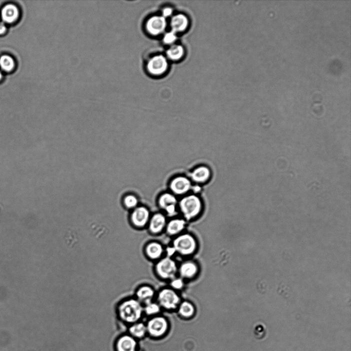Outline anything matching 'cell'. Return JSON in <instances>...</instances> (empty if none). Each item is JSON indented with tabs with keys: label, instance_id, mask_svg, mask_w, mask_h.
<instances>
[{
	"label": "cell",
	"instance_id": "obj_31",
	"mask_svg": "<svg viewBox=\"0 0 351 351\" xmlns=\"http://www.w3.org/2000/svg\"><path fill=\"white\" fill-rule=\"evenodd\" d=\"M166 252H167L168 256L170 258L176 253V251L173 246L168 247L167 249H166Z\"/></svg>",
	"mask_w": 351,
	"mask_h": 351
},
{
	"label": "cell",
	"instance_id": "obj_25",
	"mask_svg": "<svg viewBox=\"0 0 351 351\" xmlns=\"http://www.w3.org/2000/svg\"><path fill=\"white\" fill-rule=\"evenodd\" d=\"M14 66L13 59L8 55H4L0 58V66L2 68L7 72L12 70Z\"/></svg>",
	"mask_w": 351,
	"mask_h": 351
},
{
	"label": "cell",
	"instance_id": "obj_13",
	"mask_svg": "<svg viewBox=\"0 0 351 351\" xmlns=\"http://www.w3.org/2000/svg\"><path fill=\"white\" fill-rule=\"evenodd\" d=\"M167 225L166 216L162 213H156L150 220L148 226L150 232L153 234L161 232Z\"/></svg>",
	"mask_w": 351,
	"mask_h": 351
},
{
	"label": "cell",
	"instance_id": "obj_15",
	"mask_svg": "<svg viewBox=\"0 0 351 351\" xmlns=\"http://www.w3.org/2000/svg\"><path fill=\"white\" fill-rule=\"evenodd\" d=\"M211 175L212 172L206 166H200L190 173V177L195 182L202 184L208 182Z\"/></svg>",
	"mask_w": 351,
	"mask_h": 351
},
{
	"label": "cell",
	"instance_id": "obj_9",
	"mask_svg": "<svg viewBox=\"0 0 351 351\" xmlns=\"http://www.w3.org/2000/svg\"><path fill=\"white\" fill-rule=\"evenodd\" d=\"M168 327L167 320L164 318L158 316L154 318L148 322L146 330L154 337H160L163 336Z\"/></svg>",
	"mask_w": 351,
	"mask_h": 351
},
{
	"label": "cell",
	"instance_id": "obj_5",
	"mask_svg": "<svg viewBox=\"0 0 351 351\" xmlns=\"http://www.w3.org/2000/svg\"><path fill=\"white\" fill-rule=\"evenodd\" d=\"M158 302L161 308L168 310H172L178 308L180 303V298L175 290L165 288L158 292Z\"/></svg>",
	"mask_w": 351,
	"mask_h": 351
},
{
	"label": "cell",
	"instance_id": "obj_3",
	"mask_svg": "<svg viewBox=\"0 0 351 351\" xmlns=\"http://www.w3.org/2000/svg\"><path fill=\"white\" fill-rule=\"evenodd\" d=\"M176 252L183 256L192 254L197 248V242L193 236L188 234L178 235L174 240L172 246Z\"/></svg>",
	"mask_w": 351,
	"mask_h": 351
},
{
	"label": "cell",
	"instance_id": "obj_20",
	"mask_svg": "<svg viewBox=\"0 0 351 351\" xmlns=\"http://www.w3.org/2000/svg\"><path fill=\"white\" fill-rule=\"evenodd\" d=\"M136 342L132 337L124 336L120 338L117 344L118 351H136Z\"/></svg>",
	"mask_w": 351,
	"mask_h": 351
},
{
	"label": "cell",
	"instance_id": "obj_29",
	"mask_svg": "<svg viewBox=\"0 0 351 351\" xmlns=\"http://www.w3.org/2000/svg\"><path fill=\"white\" fill-rule=\"evenodd\" d=\"M184 280L182 278H174V279L171 280L170 286L174 290H182L184 286Z\"/></svg>",
	"mask_w": 351,
	"mask_h": 351
},
{
	"label": "cell",
	"instance_id": "obj_22",
	"mask_svg": "<svg viewBox=\"0 0 351 351\" xmlns=\"http://www.w3.org/2000/svg\"><path fill=\"white\" fill-rule=\"evenodd\" d=\"M166 54L172 60H178L184 56V49L180 45L172 44L166 52Z\"/></svg>",
	"mask_w": 351,
	"mask_h": 351
},
{
	"label": "cell",
	"instance_id": "obj_18",
	"mask_svg": "<svg viewBox=\"0 0 351 351\" xmlns=\"http://www.w3.org/2000/svg\"><path fill=\"white\" fill-rule=\"evenodd\" d=\"M20 15V11L18 8L13 4L6 6L2 10V20L6 23H12L15 22Z\"/></svg>",
	"mask_w": 351,
	"mask_h": 351
},
{
	"label": "cell",
	"instance_id": "obj_8",
	"mask_svg": "<svg viewBox=\"0 0 351 351\" xmlns=\"http://www.w3.org/2000/svg\"><path fill=\"white\" fill-rule=\"evenodd\" d=\"M158 203L159 206L164 210L168 216H172L176 214L178 202L173 194H162L158 198Z\"/></svg>",
	"mask_w": 351,
	"mask_h": 351
},
{
	"label": "cell",
	"instance_id": "obj_19",
	"mask_svg": "<svg viewBox=\"0 0 351 351\" xmlns=\"http://www.w3.org/2000/svg\"><path fill=\"white\" fill-rule=\"evenodd\" d=\"M164 248L161 244L157 242H152L146 245L145 253L152 260H158L162 256Z\"/></svg>",
	"mask_w": 351,
	"mask_h": 351
},
{
	"label": "cell",
	"instance_id": "obj_4",
	"mask_svg": "<svg viewBox=\"0 0 351 351\" xmlns=\"http://www.w3.org/2000/svg\"><path fill=\"white\" fill-rule=\"evenodd\" d=\"M176 263L170 257L166 256L158 262L156 270L161 278L166 280H172L176 278L178 272Z\"/></svg>",
	"mask_w": 351,
	"mask_h": 351
},
{
	"label": "cell",
	"instance_id": "obj_11",
	"mask_svg": "<svg viewBox=\"0 0 351 351\" xmlns=\"http://www.w3.org/2000/svg\"><path fill=\"white\" fill-rule=\"evenodd\" d=\"M170 188L174 194L180 196L192 190V184L188 178L178 176L170 182Z\"/></svg>",
	"mask_w": 351,
	"mask_h": 351
},
{
	"label": "cell",
	"instance_id": "obj_1",
	"mask_svg": "<svg viewBox=\"0 0 351 351\" xmlns=\"http://www.w3.org/2000/svg\"><path fill=\"white\" fill-rule=\"evenodd\" d=\"M118 312L120 318L128 323L138 322L144 312L142 304L136 298H129L118 304Z\"/></svg>",
	"mask_w": 351,
	"mask_h": 351
},
{
	"label": "cell",
	"instance_id": "obj_7",
	"mask_svg": "<svg viewBox=\"0 0 351 351\" xmlns=\"http://www.w3.org/2000/svg\"><path fill=\"white\" fill-rule=\"evenodd\" d=\"M167 22L162 16H154L148 20L145 23L146 31L152 36H158L165 30Z\"/></svg>",
	"mask_w": 351,
	"mask_h": 351
},
{
	"label": "cell",
	"instance_id": "obj_28",
	"mask_svg": "<svg viewBox=\"0 0 351 351\" xmlns=\"http://www.w3.org/2000/svg\"><path fill=\"white\" fill-rule=\"evenodd\" d=\"M177 40L176 34L171 31L165 34L163 38V42L166 44L172 45Z\"/></svg>",
	"mask_w": 351,
	"mask_h": 351
},
{
	"label": "cell",
	"instance_id": "obj_10",
	"mask_svg": "<svg viewBox=\"0 0 351 351\" xmlns=\"http://www.w3.org/2000/svg\"><path fill=\"white\" fill-rule=\"evenodd\" d=\"M150 218L148 209L144 206L137 207L131 215V222L136 228H143L148 224Z\"/></svg>",
	"mask_w": 351,
	"mask_h": 351
},
{
	"label": "cell",
	"instance_id": "obj_6",
	"mask_svg": "<svg viewBox=\"0 0 351 351\" xmlns=\"http://www.w3.org/2000/svg\"><path fill=\"white\" fill-rule=\"evenodd\" d=\"M168 62L167 58L162 54L154 55L146 62V68L150 74L160 76L167 71Z\"/></svg>",
	"mask_w": 351,
	"mask_h": 351
},
{
	"label": "cell",
	"instance_id": "obj_16",
	"mask_svg": "<svg viewBox=\"0 0 351 351\" xmlns=\"http://www.w3.org/2000/svg\"><path fill=\"white\" fill-rule=\"evenodd\" d=\"M155 292L153 288L148 286L140 287L136 292V298L144 304L152 302Z\"/></svg>",
	"mask_w": 351,
	"mask_h": 351
},
{
	"label": "cell",
	"instance_id": "obj_27",
	"mask_svg": "<svg viewBox=\"0 0 351 351\" xmlns=\"http://www.w3.org/2000/svg\"><path fill=\"white\" fill-rule=\"evenodd\" d=\"M254 334L258 340L264 339L266 335V326L262 324H257L254 326Z\"/></svg>",
	"mask_w": 351,
	"mask_h": 351
},
{
	"label": "cell",
	"instance_id": "obj_24",
	"mask_svg": "<svg viewBox=\"0 0 351 351\" xmlns=\"http://www.w3.org/2000/svg\"><path fill=\"white\" fill-rule=\"evenodd\" d=\"M160 308L161 307L158 303L152 302L144 304V312L148 316H154L160 312Z\"/></svg>",
	"mask_w": 351,
	"mask_h": 351
},
{
	"label": "cell",
	"instance_id": "obj_12",
	"mask_svg": "<svg viewBox=\"0 0 351 351\" xmlns=\"http://www.w3.org/2000/svg\"><path fill=\"white\" fill-rule=\"evenodd\" d=\"M198 267L194 262H184L178 268V272L182 279L190 280L194 278L198 274Z\"/></svg>",
	"mask_w": 351,
	"mask_h": 351
},
{
	"label": "cell",
	"instance_id": "obj_14",
	"mask_svg": "<svg viewBox=\"0 0 351 351\" xmlns=\"http://www.w3.org/2000/svg\"><path fill=\"white\" fill-rule=\"evenodd\" d=\"M189 24L188 18L184 14H178L172 16L170 20L172 31L177 34L186 30Z\"/></svg>",
	"mask_w": 351,
	"mask_h": 351
},
{
	"label": "cell",
	"instance_id": "obj_26",
	"mask_svg": "<svg viewBox=\"0 0 351 351\" xmlns=\"http://www.w3.org/2000/svg\"><path fill=\"white\" fill-rule=\"evenodd\" d=\"M138 203L137 198L134 195H128L124 198V204L128 209H135L137 208Z\"/></svg>",
	"mask_w": 351,
	"mask_h": 351
},
{
	"label": "cell",
	"instance_id": "obj_30",
	"mask_svg": "<svg viewBox=\"0 0 351 351\" xmlns=\"http://www.w3.org/2000/svg\"><path fill=\"white\" fill-rule=\"evenodd\" d=\"M172 9L170 8H164L162 12V16L164 18L170 16L172 14Z\"/></svg>",
	"mask_w": 351,
	"mask_h": 351
},
{
	"label": "cell",
	"instance_id": "obj_23",
	"mask_svg": "<svg viewBox=\"0 0 351 351\" xmlns=\"http://www.w3.org/2000/svg\"><path fill=\"white\" fill-rule=\"evenodd\" d=\"M146 328L142 323H136L130 328V332L134 336L138 338H142L146 334Z\"/></svg>",
	"mask_w": 351,
	"mask_h": 351
},
{
	"label": "cell",
	"instance_id": "obj_21",
	"mask_svg": "<svg viewBox=\"0 0 351 351\" xmlns=\"http://www.w3.org/2000/svg\"><path fill=\"white\" fill-rule=\"evenodd\" d=\"M178 308L180 315L184 318H190L195 312L194 304L188 301L180 302Z\"/></svg>",
	"mask_w": 351,
	"mask_h": 351
},
{
	"label": "cell",
	"instance_id": "obj_33",
	"mask_svg": "<svg viewBox=\"0 0 351 351\" xmlns=\"http://www.w3.org/2000/svg\"><path fill=\"white\" fill-rule=\"evenodd\" d=\"M2 73L1 72H0V80H2Z\"/></svg>",
	"mask_w": 351,
	"mask_h": 351
},
{
	"label": "cell",
	"instance_id": "obj_17",
	"mask_svg": "<svg viewBox=\"0 0 351 351\" xmlns=\"http://www.w3.org/2000/svg\"><path fill=\"white\" fill-rule=\"evenodd\" d=\"M186 221L184 219L174 218L166 225V232L170 236L178 235L186 228Z\"/></svg>",
	"mask_w": 351,
	"mask_h": 351
},
{
	"label": "cell",
	"instance_id": "obj_32",
	"mask_svg": "<svg viewBox=\"0 0 351 351\" xmlns=\"http://www.w3.org/2000/svg\"><path fill=\"white\" fill-rule=\"evenodd\" d=\"M6 28L2 22H0V34H2L6 32Z\"/></svg>",
	"mask_w": 351,
	"mask_h": 351
},
{
	"label": "cell",
	"instance_id": "obj_2",
	"mask_svg": "<svg viewBox=\"0 0 351 351\" xmlns=\"http://www.w3.org/2000/svg\"><path fill=\"white\" fill-rule=\"evenodd\" d=\"M179 208L186 220L196 218L202 212V204L200 198L194 194L184 197L179 202Z\"/></svg>",
	"mask_w": 351,
	"mask_h": 351
}]
</instances>
